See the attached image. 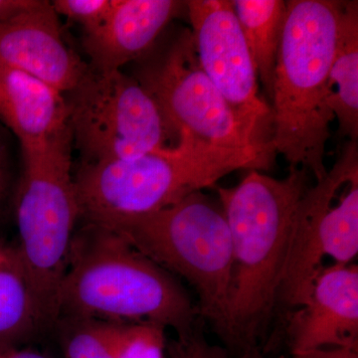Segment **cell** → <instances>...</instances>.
Wrapping results in <instances>:
<instances>
[{
    "instance_id": "cell-23",
    "label": "cell",
    "mask_w": 358,
    "mask_h": 358,
    "mask_svg": "<svg viewBox=\"0 0 358 358\" xmlns=\"http://www.w3.org/2000/svg\"><path fill=\"white\" fill-rule=\"evenodd\" d=\"M0 358H52L36 350H24L20 348L0 350Z\"/></svg>"
},
{
    "instance_id": "cell-21",
    "label": "cell",
    "mask_w": 358,
    "mask_h": 358,
    "mask_svg": "<svg viewBox=\"0 0 358 358\" xmlns=\"http://www.w3.org/2000/svg\"><path fill=\"white\" fill-rule=\"evenodd\" d=\"M9 171L6 148L0 136V219L3 214L4 205L8 194Z\"/></svg>"
},
{
    "instance_id": "cell-1",
    "label": "cell",
    "mask_w": 358,
    "mask_h": 358,
    "mask_svg": "<svg viewBox=\"0 0 358 358\" xmlns=\"http://www.w3.org/2000/svg\"><path fill=\"white\" fill-rule=\"evenodd\" d=\"M310 173L291 166L286 178L252 169L236 186L218 187L232 245L229 320L225 343L255 348L277 307L296 207Z\"/></svg>"
},
{
    "instance_id": "cell-12",
    "label": "cell",
    "mask_w": 358,
    "mask_h": 358,
    "mask_svg": "<svg viewBox=\"0 0 358 358\" xmlns=\"http://www.w3.org/2000/svg\"><path fill=\"white\" fill-rule=\"evenodd\" d=\"M185 8L176 0H114L95 29L84 32L90 68L113 72L147 54L164 28Z\"/></svg>"
},
{
    "instance_id": "cell-24",
    "label": "cell",
    "mask_w": 358,
    "mask_h": 358,
    "mask_svg": "<svg viewBox=\"0 0 358 358\" xmlns=\"http://www.w3.org/2000/svg\"><path fill=\"white\" fill-rule=\"evenodd\" d=\"M241 358H262L259 355L256 348H252V350H246L244 352L243 355Z\"/></svg>"
},
{
    "instance_id": "cell-4",
    "label": "cell",
    "mask_w": 358,
    "mask_h": 358,
    "mask_svg": "<svg viewBox=\"0 0 358 358\" xmlns=\"http://www.w3.org/2000/svg\"><path fill=\"white\" fill-rule=\"evenodd\" d=\"M343 1L291 0L273 85L272 143L289 166L324 178L326 147L334 115L329 108V71Z\"/></svg>"
},
{
    "instance_id": "cell-7",
    "label": "cell",
    "mask_w": 358,
    "mask_h": 358,
    "mask_svg": "<svg viewBox=\"0 0 358 358\" xmlns=\"http://www.w3.org/2000/svg\"><path fill=\"white\" fill-rule=\"evenodd\" d=\"M68 124L82 164L134 159L173 138L157 103L136 77L88 68L68 92Z\"/></svg>"
},
{
    "instance_id": "cell-22",
    "label": "cell",
    "mask_w": 358,
    "mask_h": 358,
    "mask_svg": "<svg viewBox=\"0 0 358 358\" xmlns=\"http://www.w3.org/2000/svg\"><path fill=\"white\" fill-rule=\"evenodd\" d=\"M294 358H358V348H322L296 355Z\"/></svg>"
},
{
    "instance_id": "cell-13",
    "label": "cell",
    "mask_w": 358,
    "mask_h": 358,
    "mask_svg": "<svg viewBox=\"0 0 358 358\" xmlns=\"http://www.w3.org/2000/svg\"><path fill=\"white\" fill-rule=\"evenodd\" d=\"M0 120L20 141L36 147L69 129L64 94L38 78L0 66Z\"/></svg>"
},
{
    "instance_id": "cell-11",
    "label": "cell",
    "mask_w": 358,
    "mask_h": 358,
    "mask_svg": "<svg viewBox=\"0 0 358 358\" xmlns=\"http://www.w3.org/2000/svg\"><path fill=\"white\" fill-rule=\"evenodd\" d=\"M0 66L32 75L63 94L74 88L89 68L66 44L58 14L44 0L0 22Z\"/></svg>"
},
{
    "instance_id": "cell-6",
    "label": "cell",
    "mask_w": 358,
    "mask_h": 358,
    "mask_svg": "<svg viewBox=\"0 0 358 358\" xmlns=\"http://www.w3.org/2000/svg\"><path fill=\"white\" fill-rule=\"evenodd\" d=\"M131 246L199 296V312L225 341L229 320L232 245L222 207L202 192L136 219L119 231Z\"/></svg>"
},
{
    "instance_id": "cell-2",
    "label": "cell",
    "mask_w": 358,
    "mask_h": 358,
    "mask_svg": "<svg viewBox=\"0 0 358 358\" xmlns=\"http://www.w3.org/2000/svg\"><path fill=\"white\" fill-rule=\"evenodd\" d=\"M58 301L59 319L155 324L178 336L192 333L200 317L174 275L122 235L90 224L74 234Z\"/></svg>"
},
{
    "instance_id": "cell-17",
    "label": "cell",
    "mask_w": 358,
    "mask_h": 358,
    "mask_svg": "<svg viewBox=\"0 0 358 358\" xmlns=\"http://www.w3.org/2000/svg\"><path fill=\"white\" fill-rule=\"evenodd\" d=\"M232 4L258 80L271 100L287 1L232 0Z\"/></svg>"
},
{
    "instance_id": "cell-19",
    "label": "cell",
    "mask_w": 358,
    "mask_h": 358,
    "mask_svg": "<svg viewBox=\"0 0 358 358\" xmlns=\"http://www.w3.org/2000/svg\"><path fill=\"white\" fill-rule=\"evenodd\" d=\"M166 350L169 358H228L226 348L211 345L199 326L192 333L178 336Z\"/></svg>"
},
{
    "instance_id": "cell-9",
    "label": "cell",
    "mask_w": 358,
    "mask_h": 358,
    "mask_svg": "<svg viewBox=\"0 0 358 358\" xmlns=\"http://www.w3.org/2000/svg\"><path fill=\"white\" fill-rule=\"evenodd\" d=\"M185 9L200 67L245 129L258 143L272 145V109L259 94L258 76L232 1L188 0Z\"/></svg>"
},
{
    "instance_id": "cell-16",
    "label": "cell",
    "mask_w": 358,
    "mask_h": 358,
    "mask_svg": "<svg viewBox=\"0 0 358 358\" xmlns=\"http://www.w3.org/2000/svg\"><path fill=\"white\" fill-rule=\"evenodd\" d=\"M329 108L341 138L358 140V2L343 1L329 71Z\"/></svg>"
},
{
    "instance_id": "cell-3",
    "label": "cell",
    "mask_w": 358,
    "mask_h": 358,
    "mask_svg": "<svg viewBox=\"0 0 358 358\" xmlns=\"http://www.w3.org/2000/svg\"><path fill=\"white\" fill-rule=\"evenodd\" d=\"M274 155L262 148H217L180 138L174 147L134 159L82 164L74 176L80 218L119 231L238 169H267Z\"/></svg>"
},
{
    "instance_id": "cell-10",
    "label": "cell",
    "mask_w": 358,
    "mask_h": 358,
    "mask_svg": "<svg viewBox=\"0 0 358 358\" xmlns=\"http://www.w3.org/2000/svg\"><path fill=\"white\" fill-rule=\"evenodd\" d=\"M289 313L294 357L322 348H358L357 265L334 263L322 268L307 301Z\"/></svg>"
},
{
    "instance_id": "cell-8",
    "label": "cell",
    "mask_w": 358,
    "mask_h": 358,
    "mask_svg": "<svg viewBox=\"0 0 358 358\" xmlns=\"http://www.w3.org/2000/svg\"><path fill=\"white\" fill-rule=\"evenodd\" d=\"M136 78L154 98L176 141L188 138L212 147L274 152L272 145L258 143L238 122L205 75L190 29L179 32L162 53L141 66Z\"/></svg>"
},
{
    "instance_id": "cell-15",
    "label": "cell",
    "mask_w": 358,
    "mask_h": 358,
    "mask_svg": "<svg viewBox=\"0 0 358 358\" xmlns=\"http://www.w3.org/2000/svg\"><path fill=\"white\" fill-rule=\"evenodd\" d=\"M43 329L38 299L17 246L0 239V350L20 348Z\"/></svg>"
},
{
    "instance_id": "cell-14",
    "label": "cell",
    "mask_w": 358,
    "mask_h": 358,
    "mask_svg": "<svg viewBox=\"0 0 358 358\" xmlns=\"http://www.w3.org/2000/svg\"><path fill=\"white\" fill-rule=\"evenodd\" d=\"M64 358H164L166 329L150 324L60 317Z\"/></svg>"
},
{
    "instance_id": "cell-20",
    "label": "cell",
    "mask_w": 358,
    "mask_h": 358,
    "mask_svg": "<svg viewBox=\"0 0 358 358\" xmlns=\"http://www.w3.org/2000/svg\"><path fill=\"white\" fill-rule=\"evenodd\" d=\"M40 0H0V22L13 20L27 13L39 3Z\"/></svg>"
},
{
    "instance_id": "cell-5",
    "label": "cell",
    "mask_w": 358,
    "mask_h": 358,
    "mask_svg": "<svg viewBox=\"0 0 358 358\" xmlns=\"http://www.w3.org/2000/svg\"><path fill=\"white\" fill-rule=\"evenodd\" d=\"M71 148L70 129L42 145L21 148L16 246L31 278L46 329L59 320V289L80 218Z\"/></svg>"
},
{
    "instance_id": "cell-18",
    "label": "cell",
    "mask_w": 358,
    "mask_h": 358,
    "mask_svg": "<svg viewBox=\"0 0 358 358\" xmlns=\"http://www.w3.org/2000/svg\"><path fill=\"white\" fill-rule=\"evenodd\" d=\"M114 0H55L54 10L83 27L84 32L95 29L110 13Z\"/></svg>"
}]
</instances>
